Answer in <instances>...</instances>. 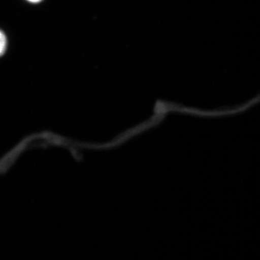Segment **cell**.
I'll list each match as a JSON object with an SVG mask.
<instances>
[{"instance_id": "2", "label": "cell", "mask_w": 260, "mask_h": 260, "mask_svg": "<svg viewBox=\"0 0 260 260\" xmlns=\"http://www.w3.org/2000/svg\"><path fill=\"white\" fill-rule=\"evenodd\" d=\"M28 1L32 2V3H37V2L41 1V0H28Z\"/></svg>"}, {"instance_id": "1", "label": "cell", "mask_w": 260, "mask_h": 260, "mask_svg": "<svg viewBox=\"0 0 260 260\" xmlns=\"http://www.w3.org/2000/svg\"><path fill=\"white\" fill-rule=\"evenodd\" d=\"M7 40L5 34L3 32L0 31V56L4 54L6 50Z\"/></svg>"}]
</instances>
